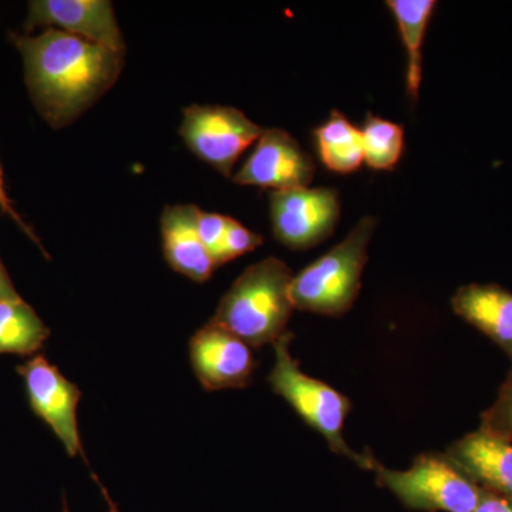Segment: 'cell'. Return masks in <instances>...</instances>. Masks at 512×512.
I'll return each instance as SVG.
<instances>
[{
	"label": "cell",
	"mask_w": 512,
	"mask_h": 512,
	"mask_svg": "<svg viewBox=\"0 0 512 512\" xmlns=\"http://www.w3.org/2000/svg\"><path fill=\"white\" fill-rule=\"evenodd\" d=\"M12 40L23 59L30 99L56 130L86 113L123 72L124 53L60 30L12 35Z\"/></svg>",
	"instance_id": "1"
},
{
	"label": "cell",
	"mask_w": 512,
	"mask_h": 512,
	"mask_svg": "<svg viewBox=\"0 0 512 512\" xmlns=\"http://www.w3.org/2000/svg\"><path fill=\"white\" fill-rule=\"evenodd\" d=\"M292 279L291 268L275 256L256 262L222 296L211 322L251 348L274 345L288 333L286 328L295 311Z\"/></svg>",
	"instance_id": "2"
},
{
	"label": "cell",
	"mask_w": 512,
	"mask_h": 512,
	"mask_svg": "<svg viewBox=\"0 0 512 512\" xmlns=\"http://www.w3.org/2000/svg\"><path fill=\"white\" fill-rule=\"evenodd\" d=\"M291 332L274 343L275 365L268 382L275 394L281 396L313 430L326 440L333 453L349 458L357 467L375 471L380 463L370 454L357 453L343 437L346 417L352 403L345 394L322 380L302 372L298 360L293 359Z\"/></svg>",
	"instance_id": "3"
},
{
	"label": "cell",
	"mask_w": 512,
	"mask_h": 512,
	"mask_svg": "<svg viewBox=\"0 0 512 512\" xmlns=\"http://www.w3.org/2000/svg\"><path fill=\"white\" fill-rule=\"evenodd\" d=\"M376 225L375 217L363 218L340 244L293 276L295 309L325 316H342L352 309Z\"/></svg>",
	"instance_id": "4"
},
{
	"label": "cell",
	"mask_w": 512,
	"mask_h": 512,
	"mask_svg": "<svg viewBox=\"0 0 512 512\" xmlns=\"http://www.w3.org/2000/svg\"><path fill=\"white\" fill-rule=\"evenodd\" d=\"M377 483L413 511L474 512L478 487L446 453L420 454L409 470L377 466Z\"/></svg>",
	"instance_id": "5"
},
{
	"label": "cell",
	"mask_w": 512,
	"mask_h": 512,
	"mask_svg": "<svg viewBox=\"0 0 512 512\" xmlns=\"http://www.w3.org/2000/svg\"><path fill=\"white\" fill-rule=\"evenodd\" d=\"M262 131L241 110L217 104L185 107L180 126V136L191 153L227 178Z\"/></svg>",
	"instance_id": "6"
},
{
	"label": "cell",
	"mask_w": 512,
	"mask_h": 512,
	"mask_svg": "<svg viewBox=\"0 0 512 512\" xmlns=\"http://www.w3.org/2000/svg\"><path fill=\"white\" fill-rule=\"evenodd\" d=\"M339 218V195L332 188L271 192L272 229L285 247H315L333 234Z\"/></svg>",
	"instance_id": "7"
},
{
	"label": "cell",
	"mask_w": 512,
	"mask_h": 512,
	"mask_svg": "<svg viewBox=\"0 0 512 512\" xmlns=\"http://www.w3.org/2000/svg\"><path fill=\"white\" fill-rule=\"evenodd\" d=\"M33 413L45 421L70 457L83 456L77 409L82 392L46 356L35 355L18 367Z\"/></svg>",
	"instance_id": "8"
},
{
	"label": "cell",
	"mask_w": 512,
	"mask_h": 512,
	"mask_svg": "<svg viewBox=\"0 0 512 512\" xmlns=\"http://www.w3.org/2000/svg\"><path fill=\"white\" fill-rule=\"evenodd\" d=\"M315 171L313 158L288 131L266 128L234 181L272 192L289 191L309 187Z\"/></svg>",
	"instance_id": "9"
},
{
	"label": "cell",
	"mask_w": 512,
	"mask_h": 512,
	"mask_svg": "<svg viewBox=\"0 0 512 512\" xmlns=\"http://www.w3.org/2000/svg\"><path fill=\"white\" fill-rule=\"evenodd\" d=\"M60 30L87 42L126 53V43L109 0H33L26 16V33Z\"/></svg>",
	"instance_id": "10"
},
{
	"label": "cell",
	"mask_w": 512,
	"mask_h": 512,
	"mask_svg": "<svg viewBox=\"0 0 512 512\" xmlns=\"http://www.w3.org/2000/svg\"><path fill=\"white\" fill-rule=\"evenodd\" d=\"M190 360L195 377L208 392L248 386L255 370L251 346L212 322L192 336Z\"/></svg>",
	"instance_id": "11"
},
{
	"label": "cell",
	"mask_w": 512,
	"mask_h": 512,
	"mask_svg": "<svg viewBox=\"0 0 512 512\" xmlns=\"http://www.w3.org/2000/svg\"><path fill=\"white\" fill-rule=\"evenodd\" d=\"M446 454L478 487L512 501V441L478 429L454 441Z\"/></svg>",
	"instance_id": "12"
},
{
	"label": "cell",
	"mask_w": 512,
	"mask_h": 512,
	"mask_svg": "<svg viewBox=\"0 0 512 512\" xmlns=\"http://www.w3.org/2000/svg\"><path fill=\"white\" fill-rule=\"evenodd\" d=\"M197 205H168L161 215V235L165 261L173 271L204 284L217 265L198 232Z\"/></svg>",
	"instance_id": "13"
},
{
	"label": "cell",
	"mask_w": 512,
	"mask_h": 512,
	"mask_svg": "<svg viewBox=\"0 0 512 512\" xmlns=\"http://www.w3.org/2000/svg\"><path fill=\"white\" fill-rule=\"evenodd\" d=\"M454 312L493 340L512 360V293L494 284L461 286Z\"/></svg>",
	"instance_id": "14"
},
{
	"label": "cell",
	"mask_w": 512,
	"mask_h": 512,
	"mask_svg": "<svg viewBox=\"0 0 512 512\" xmlns=\"http://www.w3.org/2000/svg\"><path fill=\"white\" fill-rule=\"evenodd\" d=\"M407 55L406 89L409 99H419L423 82V43L437 3L434 0H389Z\"/></svg>",
	"instance_id": "15"
},
{
	"label": "cell",
	"mask_w": 512,
	"mask_h": 512,
	"mask_svg": "<svg viewBox=\"0 0 512 512\" xmlns=\"http://www.w3.org/2000/svg\"><path fill=\"white\" fill-rule=\"evenodd\" d=\"M320 161L329 171L352 174L365 163L362 133L338 110L313 131Z\"/></svg>",
	"instance_id": "16"
},
{
	"label": "cell",
	"mask_w": 512,
	"mask_h": 512,
	"mask_svg": "<svg viewBox=\"0 0 512 512\" xmlns=\"http://www.w3.org/2000/svg\"><path fill=\"white\" fill-rule=\"evenodd\" d=\"M50 330L23 299L0 301V355H35Z\"/></svg>",
	"instance_id": "17"
},
{
	"label": "cell",
	"mask_w": 512,
	"mask_h": 512,
	"mask_svg": "<svg viewBox=\"0 0 512 512\" xmlns=\"http://www.w3.org/2000/svg\"><path fill=\"white\" fill-rule=\"evenodd\" d=\"M362 133L363 156L372 170L390 171L402 158L404 128L393 121L367 114Z\"/></svg>",
	"instance_id": "18"
},
{
	"label": "cell",
	"mask_w": 512,
	"mask_h": 512,
	"mask_svg": "<svg viewBox=\"0 0 512 512\" xmlns=\"http://www.w3.org/2000/svg\"><path fill=\"white\" fill-rule=\"evenodd\" d=\"M480 429L512 441V369L493 406L481 416Z\"/></svg>",
	"instance_id": "19"
},
{
	"label": "cell",
	"mask_w": 512,
	"mask_h": 512,
	"mask_svg": "<svg viewBox=\"0 0 512 512\" xmlns=\"http://www.w3.org/2000/svg\"><path fill=\"white\" fill-rule=\"evenodd\" d=\"M262 244H264V238L261 235L231 218L225 237L222 239L220 251H218L217 258H215V264H217V268H220V266L234 261L239 256L255 251Z\"/></svg>",
	"instance_id": "20"
},
{
	"label": "cell",
	"mask_w": 512,
	"mask_h": 512,
	"mask_svg": "<svg viewBox=\"0 0 512 512\" xmlns=\"http://www.w3.org/2000/svg\"><path fill=\"white\" fill-rule=\"evenodd\" d=\"M231 221V217L227 215L215 214V212L200 211L198 217V232L205 247L212 255V258H217L218 251H220L222 239L225 237V232ZM217 265V264H215Z\"/></svg>",
	"instance_id": "21"
},
{
	"label": "cell",
	"mask_w": 512,
	"mask_h": 512,
	"mask_svg": "<svg viewBox=\"0 0 512 512\" xmlns=\"http://www.w3.org/2000/svg\"><path fill=\"white\" fill-rule=\"evenodd\" d=\"M0 210L5 212L8 217L12 218V220L19 225L20 229H22V231L25 232L33 242H35L37 247L45 252V249H43L42 244H40L39 238L36 237L35 232L32 231V228L22 220V217H20L15 208H13L12 202H10L8 197V192H6L5 181H3L2 167H0Z\"/></svg>",
	"instance_id": "22"
},
{
	"label": "cell",
	"mask_w": 512,
	"mask_h": 512,
	"mask_svg": "<svg viewBox=\"0 0 512 512\" xmlns=\"http://www.w3.org/2000/svg\"><path fill=\"white\" fill-rule=\"evenodd\" d=\"M474 512H512V501L503 495L481 488L480 501Z\"/></svg>",
	"instance_id": "23"
},
{
	"label": "cell",
	"mask_w": 512,
	"mask_h": 512,
	"mask_svg": "<svg viewBox=\"0 0 512 512\" xmlns=\"http://www.w3.org/2000/svg\"><path fill=\"white\" fill-rule=\"evenodd\" d=\"M20 295L13 286L12 279L0 259V301H19Z\"/></svg>",
	"instance_id": "24"
},
{
	"label": "cell",
	"mask_w": 512,
	"mask_h": 512,
	"mask_svg": "<svg viewBox=\"0 0 512 512\" xmlns=\"http://www.w3.org/2000/svg\"><path fill=\"white\" fill-rule=\"evenodd\" d=\"M94 480H96V483L99 484L100 491L104 495V500H106L107 505H109V512H120L119 508H117L116 503H114L113 500H111V497L109 493H107L106 488H104V485L100 483L99 480H97L96 477H94Z\"/></svg>",
	"instance_id": "25"
},
{
	"label": "cell",
	"mask_w": 512,
	"mask_h": 512,
	"mask_svg": "<svg viewBox=\"0 0 512 512\" xmlns=\"http://www.w3.org/2000/svg\"><path fill=\"white\" fill-rule=\"evenodd\" d=\"M63 512H69V508H67V504L66 503H64Z\"/></svg>",
	"instance_id": "26"
}]
</instances>
